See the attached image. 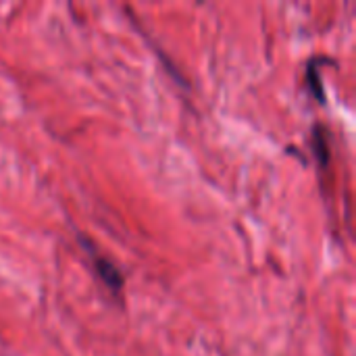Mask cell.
Wrapping results in <instances>:
<instances>
[{
  "mask_svg": "<svg viewBox=\"0 0 356 356\" xmlns=\"http://www.w3.org/2000/svg\"><path fill=\"white\" fill-rule=\"evenodd\" d=\"M94 265H96V271H98V275L102 277V282L111 288V290H115V292H119L121 288H123V277H121V273L106 261V259H102V257H96V261H94Z\"/></svg>",
  "mask_w": 356,
  "mask_h": 356,
  "instance_id": "6da1fadb",
  "label": "cell"
},
{
  "mask_svg": "<svg viewBox=\"0 0 356 356\" xmlns=\"http://www.w3.org/2000/svg\"><path fill=\"white\" fill-rule=\"evenodd\" d=\"M317 152H319V161L327 163V150H325V142L321 144V131L317 129Z\"/></svg>",
  "mask_w": 356,
  "mask_h": 356,
  "instance_id": "7a4b0ae2",
  "label": "cell"
}]
</instances>
